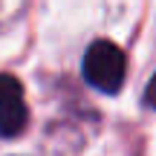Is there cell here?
<instances>
[{
    "mask_svg": "<svg viewBox=\"0 0 156 156\" xmlns=\"http://www.w3.org/2000/svg\"><path fill=\"white\" fill-rule=\"evenodd\" d=\"M84 81L90 87L101 90V93L113 95L122 90L124 84V73H127V64H124V52L119 49L110 41H95L93 46L84 55Z\"/></svg>",
    "mask_w": 156,
    "mask_h": 156,
    "instance_id": "obj_1",
    "label": "cell"
},
{
    "mask_svg": "<svg viewBox=\"0 0 156 156\" xmlns=\"http://www.w3.org/2000/svg\"><path fill=\"white\" fill-rule=\"evenodd\" d=\"M26 101L23 87L15 75H0V136H17L26 127Z\"/></svg>",
    "mask_w": 156,
    "mask_h": 156,
    "instance_id": "obj_2",
    "label": "cell"
},
{
    "mask_svg": "<svg viewBox=\"0 0 156 156\" xmlns=\"http://www.w3.org/2000/svg\"><path fill=\"white\" fill-rule=\"evenodd\" d=\"M145 101L156 110V75L151 78V84H147V93H145Z\"/></svg>",
    "mask_w": 156,
    "mask_h": 156,
    "instance_id": "obj_3",
    "label": "cell"
}]
</instances>
